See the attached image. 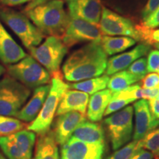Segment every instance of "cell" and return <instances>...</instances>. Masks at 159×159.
<instances>
[{"label":"cell","mask_w":159,"mask_h":159,"mask_svg":"<svg viewBox=\"0 0 159 159\" xmlns=\"http://www.w3.org/2000/svg\"><path fill=\"white\" fill-rule=\"evenodd\" d=\"M142 148L141 140H134L125 145L124 148H119V150L116 151L106 159H130Z\"/></svg>","instance_id":"83f0119b"},{"label":"cell","mask_w":159,"mask_h":159,"mask_svg":"<svg viewBox=\"0 0 159 159\" xmlns=\"http://www.w3.org/2000/svg\"><path fill=\"white\" fill-rule=\"evenodd\" d=\"M136 29L141 38V41L149 45H156L159 43V29L147 27L142 23L136 25Z\"/></svg>","instance_id":"f546056e"},{"label":"cell","mask_w":159,"mask_h":159,"mask_svg":"<svg viewBox=\"0 0 159 159\" xmlns=\"http://www.w3.org/2000/svg\"><path fill=\"white\" fill-rule=\"evenodd\" d=\"M10 76L29 89L47 85L50 82L51 75L31 55H27L19 62L7 66Z\"/></svg>","instance_id":"8992f818"},{"label":"cell","mask_w":159,"mask_h":159,"mask_svg":"<svg viewBox=\"0 0 159 159\" xmlns=\"http://www.w3.org/2000/svg\"><path fill=\"white\" fill-rule=\"evenodd\" d=\"M69 15L97 25L100 21L102 6L100 0H66Z\"/></svg>","instance_id":"5bb4252c"},{"label":"cell","mask_w":159,"mask_h":159,"mask_svg":"<svg viewBox=\"0 0 159 159\" xmlns=\"http://www.w3.org/2000/svg\"><path fill=\"white\" fill-rule=\"evenodd\" d=\"M33 159H60L58 148L52 132L41 135Z\"/></svg>","instance_id":"44dd1931"},{"label":"cell","mask_w":159,"mask_h":159,"mask_svg":"<svg viewBox=\"0 0 159 159\" xmlns=\"http://www.w3.org/2000/svg\"><path fill=\"white\" fill-rule=\"evenodd\" d=\"M16 144L21 148L28 159H32L33 150L35 142V134L30 130H20L10 135Z\"/></svg>","instance_id":"d4e9b609"},{"label":"cell","mask_w":159,"mask_h":159,"mask_svg":"<svg viewBox=\"0 0 159 159\" xmlns=\"http://www.w3.org/2000/svg\"><path fill=\"white\" fill-rule=\"evenodd\" d=\"M31 94L30 89L11 76L0 80V115L16 116Z\"/></svg>","instance_id":"52a82bcc"},{"label":"cell","mask_w":159,"mask_h":159,"mask_svg":"<svg viewBox=\"0 0 159 159\" xmlns=\"http://www.w3.org/2000/svg\"><path fill=\"white\" fill-rule=\"evenodd\" d=\"M133 108L135 113V129L134 140H141L153 129L159 126V119L152 116L148 101L142 99L134 103Z\"/></svg>","instance_id":"7c38bea8"},{"label":"cell","mask_w":159,"mask_h":159,"mask_svg":"<svg viewBox=\"0 0 159 159\" xmlns=\"http://www.w3.org/2000/svg\"><path fill=\"white\" fill-rule=\"evenodd\" d=\"M0 148L7 159H28L11 136L0 137Z\"/></svg>","instance_id":"484cf974"},{"label":"cell","mask_w":159,"mask_h":159,"mask_svg":"<svg viewBox=\"0 0 159 159\" xmlns=\"http://www.w3.org/2000/svg\"><path fill=\"white\" fill-rule=\"evenodd\" d=\"M148 101L150 109L152 116L155 119H159V96H157L153 99H149Z\"/></svg>","instance_id":"8d00e7d4"},{"label":"cell","mask_w":159,"mask_h":159,"mask_svg":"<svg viewBox=\"0 0 159 159\" xmlns=\"http://www.w3.org/2000/svg\"><path fill=\"white\" fill-rule=\"evenodd\" d=\"M29 52L31 56L44 67L52 77L62 76L60 66L68 52V47L61 38L49 36L43 43L30 49Z\"/></svg>","instance_id":"5b68a950"},{"label":"cell","mask_w":159,"mask_h":159,"mask_svg":"<svg viewBox=\"0 0 159 159\" xmlns=\"http://www.w3.org/2000/svg\"><path fill=\"white\" fill-rule=\"evenodd\" d=\"M156 47H157V48H158V49H159V43H157V44H156Z\"/></svg>","instance_id":"7bdbcfd3"},{"label":"cell","mask_w":159,"mask_h":159,"mask_svg":"<svg viewBox=\"0 0 159 159\" xmlns=\"http://www.w3.org/2000/svg\"><path fill=\"white\" fill-rule=\"evenodd\" d=\"M25 124L12 116L0 115V137L7 136L22 130Z\"/></svg>","instance_id":"4316f807"},{"label":"cell","mask_w":159,"mask_h":159,"mask_svg":"<svg viewBox=\"0 0 159 159\" xmlns=\"http://www.w3.org/2000/svg\"><path fill=\"white\" fill-rule=\"evenodd\" d=\"M134 99H118V98H114L111 99L110 102L108 103V106H107L106 110H105L104 113V116H106L109 114H113V113L116 112L117 111L120 110L125 106L130 104V102H134Z\"/></svg>","instance_id":"1f68e13d"},{"label":"cell","mask_w":159,"mask_h":159,"mask_svg":"<svg viewBox=\"0 0 159 159\" xmlns=\"http://www.w3.org/2000/svg\"><path fill=\"white\" fill-rule=\"evenodd\" d=\"M142 24L151 29H155L159 27V5L152 13L143 20Z\"/></svg>","instance_id":"e575fe53"},{"label":"cell","mask_w":159,"mask_h":159,"mask_svg":"<svg viewBox=\"0 0 159 159\" xmlns=\"http://www.w3.org/2000/svg\"><path fill=\"white\" fill-rule=\"evenodd\" d=\"M134 108L128 106L104 120L108 137L114 150L121 148L132 139Z\"/></svg>","instance_id":"ba28073f"},{"label":"cell","mask_w":159,"mask_h":159,"mask_svg":"<svg viewBox=\"0 0 159 159\" xmlns=\"http://www.w3.org/2000/svg\"><path fill=\"white\" fill-rule=\"evenodd\" d=\"M27 55L24 49L9 34L0 20V61L4 64H13Z\"/></svg>","instance_id":"2e32d148"},{"label":"cell","mask_w":159,"mask_h":159,"mask_svg":"<svg viewBox=\"0 0 159 159\" xmlns=\"http://www.w3.org/2000/svg\"><path fill=\"white\" fill-rule=\"evenodd\" d=\"M139 80H141L139 77L132 75L128 71H121L115 73L109 79L107 86L113 93H116L128 88Z\"/></svg>","instance_id":"cb8c5ba5"},{"label":"cell","mask_w":159,"mask_h":159,"mask_svg":"<svg viewBox=\"0 0 159 159\" xmlns=\"http://www.w3.org/2000/svg\"><path fill=\"white\" fill-rule=\"evenodd\" d=\"M85 121H86L85 115L78 111H70L58 116L52 132L57 144H64L75 129Z\"/></svg>","instance_id":"4fadbf2b"},{"label":"cell","mask_w":159,"mask_h":159,"mask_svg":"<svg viewBox=\"0 0 159 159\" xmlns=\"http://www.w3.org/2000/svg\"><path fill=\"white\" fill-rule=\"evenodd\" d=\"M71 137L89 144L105 143V131L102 125L88 121L81 123L75 129Z\"/></svg>","instance_id":"d6986e66"},{"label":"cell","mask_w":159,"mask_h":159,"mask_svg":"<svg viewBox=\"0 0 159 159\" xmlns=\"http://www.w3.org/2000/svg\"><path fill=\"white\" fill-rule=\"evenodd\" d=\"M153 155L150 151L145 150L142 148L130 159H152L153 158Z\"/></svg>","instance_id":"f35d334b"},{"label":"cell","mask_w":159,"mask_h":159,"mask_svg":"<svg viewBox=\"0 0 159 159\" xmlns=\"http://www.w3.org/2000/svg\"><path fill=\"white\" fill-rule=\"evenodd\" d=\"M136 41L130 37H110L103 36L101 45L107 55H113L122 52L136 44Z\"/></svg>","instance_id":"7402d4cb"},{"label":"cell","mask_w":159,"mask_h":159,"mask_svg":"<svg viewBox=\"0 0 159 159\" xmlns=\"http://www.w3.org/2000/svg\"><path fill=\"white\" fill-rule=\"evenodd\" d=\"M148 72L159 73V51L156 49L151 50L148 55Z\"/></svg>","instance_id":"836d02e7"},{"label":"cell","mask_w":159,"mask_h":159,"mask_svg":"<svg viewBox=\"0 0 159 159\" xmlns=\"http://www.w3.org/2000/svg\"><path fill=\"white\" fill-rule=\"evenodd\" d=\"M142 89H159V75L158 73L152 72L145 76L142 79L140 83Z\"/></svg>","instance_id":"d6a6232c"},{"label":"cell","mask_w":159,"mask_h":159,"mask_svg":"<svg viewBox=\"0 0 159 159\" xmlns=\"http://www.w3.org/2000/svg\"><path fill=\"white\" fill-rule=\"evenodd\" d=\"M150 49V45L146 43H142L137 45L136 47L130 51L111 57L107 62V67L105 71V75L109 76L119 71L125 70L128 68L129 66L137 59L148 54Z\"/></svg>","instance_id":"9a60e30c"},{"label":"cell","mask_w":159,"mask_h":159,"mask_svg":"<svg viewBox=\"0 0 159 159\" xmlns=\"http://www.w3.org/2000/svg\"><path fill=\"white\" fill-rule=\"evenodd\" d=\"M108 57L100 43L91 42L69 55L62 70L69 82H80L101 76L107 67Z\"/></svg>","instance_id":"6da1fadb"},{"label":"cell","mask_w":159,"mask_h":159,"mask_svg":"<svg viewBox=\"0 0 159 159\" xmlns=\"http://www.w3.org/2000/svg\"><path fill=\"white\" fill-rule=\"evenodd\" d=\"M0 159H7V158L3 156V154L2 153V152H0Z\"/></svg>","instance_id":"b9f144b4"},{"label":"cell","mask_w":159,"mask_h":159,"mask_svg":"<svg viewBox=\"0 0 159 159\" xmlns=\"http://www.w3.org/2000/svg\"><path fill=\"white\" fill-rule=\"evenodd\" d=\"M33 0H0V6L1 7H15V6L21 5L23 4H28Z\"/></svg>","instance_id":"74e56055"},{"label":"cell","mask_w":159,"mask_h":159,"mask_svg":"<svg viewBox=\"0 0 159 159\" xmlns=\"http://www.w3.org/2000/svg\"><path fill=\"white\" fill-rule=\"evenodd\" d=\"M0 20L8 26L28 50L40 45L44 38L25 13L11 7L0 6Z\"/></svg>","instance_id":"3957f363"},{"label":"cell","mask_w":159,"mask_h":159,"mask_svg":"<svg viewBox=\"0 0 159 159\" xmlns=\"http://www.w3.org/2000/svg\"><path fill=\"white\" fill-rule=\"evenodd\" d=\"M99 28L106 35H124L141 41V38L136 29V25L129 19L117 14L111 10L102 9Z\"/></svg>","instance_id":"30bf717a"},{"label":"cell","mask_w":159,"mask_h":159,"mask_svg":"<svg viewBox=\"0 0 159 159\" xmlns=\"http://www.w3.org/2000/svg\"><path fill=\"white\" fill-rule=\"evenodd\" d=\"M5 67H4L2 65L1 63H0V77H1L2 75L4 73H5Z\"/></svg>","instance_id":"60d3db41"},{"label":"cell","mask_w":159,"mask_h":159,"mask_svg":"<svg viewBox=\"0 0 159 159\" xmlns=\"http://www.w3.org/2000/svg\"><path fill=\"white\" fill-rule=\"evenodd\" d=\"M142 147L152 152L156 157L159 156V128L150 131L142 139Z\"/></svg>","instance_id":"f1b7e54d"},{"label":"cell","mask_w":159,"mask_h":159,"mask_svg":"<svg viewBox=\"0 0 159 159\" xmlns=\"http://www.w3.org/2000/svg\"><path fill=\"white\" fill-rule=\"evenodd\" d=\"M159 5V0H148V2L145 5L144 7L142 10V17L144 20L148 16L150 13H152Z\"/></svg>","instance_id":"d590c367"},{"label":"cell","mask_w":159,"mask_h":159,"mask_svg":"<svg viewBox=\"0 0 159 159\" xmlns=\"http://www.w3.org/2000/svg\"><path fill=\"white\" fill-rule=\"evenodd\" d=\"M102 33L96 25L78 18L69 16V22L61 38L67 47L83 42L100 43Z\"/></svg>","instance_id":"9c48e42d"},{"label":"cell","mask_w":159,"mask_h":159,"mask_svg":"<svg viewBox=\"0 0 159 159\" xmlns=\"http://www.w3.org/2000/svg\"><path fill=\"white\" fill-rule=\"evenodd\" d=\"M105 150V144H89L70 137L62 145L61 159H102Z\"/></svg>","instance_id":"8fae6325"},{"label":"cell","mask_w":159,"mask_h":159,"mask_svg":"<svg viewBox=\"0 0 159 159\" xmlns=\"http://www.w3.org/2000/svg\"><path fill=\"white\" fill-rule=\"evenodd\" d=\"M109 79L110 77L108 75H104L101 77H93L85 80L80 81L78 83L69 84V88L83 91L88 94H93L99 91L104 90L108 85Z\"/></svg>","instance_id":"603a6c76"},{"label":"cell","mask_w":159,"mask_h":159,"mask_svg":"<svg viewBox=\"0 0 159 159\" xmlns=\"http://www.w3.org/2000/svg\"><path fill=\"white\" fill-rule=\"evenodd\" d=\"M156 159H159V156H157V157H156Z\"/></svg>","instance_id":"ee69618b"},{"label":"cell","mask_w":159,"mask_h":159,"mask_svg":"<svg viewBox=\"0 0 159 159\" xmlns=\"http://www.w3.org/2000/svg\"><path fill=\"white\" fill-rule=\"evenodd\" d=\"M51 85H44L35 89L29 102L19 111L16 117L23 122H33L42 108L49 90Z\"/></svg>","instance_id":"e0dca14e"},{"label":"cell","mask_w":159,"mask_h":159,"mask_svg":"<svg viewBox=\"0 0 159 159\" xmlns=\"http://www.w3.org/2000/svg\"><path fill=\"white\" fill-rule=\"evenodd\" d=\"M132 75L142 80L148 73V63L145 57H140L129 66L128 70Z\"/></svg>","instance_id":"4dcf8cb0"},{"label":"cell","mask_w":159,"mask_h":159,"mask_svg":"<svg viewBox=\"0 0 159 159\" xmlns=\"http://www.w3.org/2000/svg\"><path fill=\"white\" fill-rule=\"evenodd\" d=\"M89 99L87 93L77 90H67L61 97L55 114L60 116L70 111H80L85 114Z\"/></svg>","instance_id":"ac0fdd59"},{"label":"cell","mask_w":159,"mask_h":159,"mask_svg":"<svg viewBox=\"0 0 159 159\" xmlns=\"http://www.w3.org/2000/svg\"><path fill=\"white\" fill-rule=\"evenodd\" d=\"M48 1H51V0H33V1H31L30 2H29L28 4H27V5L26 6L25 8L24 9V12L29 11V10H30L32 8H33V7H36L37 5H41V4L47 2H48Z\"/></svg>","instance_id":"ab89813d"},{"label":"cell","mask_w":159,"mask_h":159,"mask_svg":"<svg viewBox=\"0 0 159 159\" xmlns=\"http://www.w3.org/2000/svg\"><path fill=\"white\" fill-rule=\"evenodd\" d=\"M68 89L69 84L63 82L62 77H52L47 99L36 118L27 126V130L40 135L49 132L61 97Z\"/></svg>","instance_id":"277c9868"},{"label":"cell","mask_w":159,"mask_h":159,"mask_svg":"<svg viewBox=\"0 0 159 159\" xmlns=\"http://www.w3.org/2000/svg\"><path fill=\"white\" fill-rule=\"evenodd\" d=\"M158 96H159V94H158Z\"/></svg>","instance_id":"f6af8a7d"},{"label":"cell","mask_w":159,"mask_h":159,"mask_svg":"<svg viewBox=\"0 0 159 159\" xmlns=\"http://www.w3.org/2000/svg\"><path fill=\"white\" fill-rule=\"evenodd\" d=\"M114 93L109 89H104L94 93L89 99L87 117L91 122H99L104 116L108 103Z\"/></svg>","instance_id":"ffe728a7"},{"label":"cell","mask_w":159,"mask_h":159,"mask_svg":"<svg viewBox=\"0 0 159 159\" xmlns=\"http://www.w3.org/2000/svg\"><path fill=\"white\" fill-rule=\"evenodd\" d=\"M24 13L43 35L62 38L69 22L63 0H51Z\"/></svg>","instance_id":"7a4b0ae2"}]
</instances>
